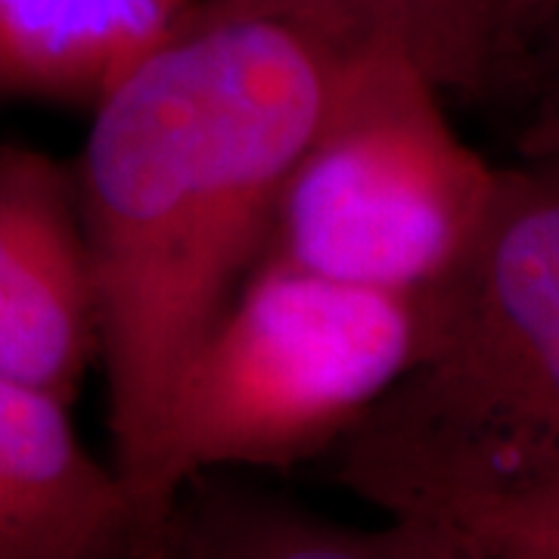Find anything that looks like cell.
<instances>
[{
  "label": "cell",
  "instance_id": "obj_7",
  "mask_svg": "<svg viewBox=\"0 0 559 559\" xmlns=\"http://www.w3.org/2000/svg\"><path fill=\"white\" fill-rule=\"evenodd\" d=\"M197 0H0V100L94 109Z\"/></svg>",
  "mask_w": 559,
  "mask_h": 559
},
{
  "label": "cell",
  "instance_id": "obj_11",
  "mask_svg": "<svg viewBox=\"0 0 559 559\" xmlns=\"http://www.w3.org/2000/svg\"><path fill=\"white\" fill-rule=\"evenodd\" d=\"M513 3V13L520 20L522 32L528 38V32L538 25V22L550 20L554 13H559V0H510Z\"/></svg>",
  "mask_w": 559,
  "mask_h": 559
},
{
  "label": "cell",
  "instance_id": "obj_5",
  "mask_svg": "<svg viewBox=\"0 0 559 559\" xmlns=\"http://www.w3.org/2000/svg\"><path fill=\"white\" fill-rule=\"evenodd\" d=\"M94 360L100 326L75 168L0 140V377L72 404Z\"/></svg>",
  "mask_w": 559,
  "mask_h": 559
},
{
  "label": "cell",
  "instance_id": "obj_10",
  "mask_svg": "<svg viewBox=\"0 0 559 559\" xmlns=\"http://www.w3.org/2000/svg\"><path fill=\"white\" fill-rule=\"evenodd\" d=\"M448 559H559V485L460 528Z\"/></svg>",
  "mask_w": 559,
  "mask_h": 559
},
{
  "label": "cell",
  "instance_id": "obj_8",
  "mask_svg": "<svg viewBox=\"0 0 559 559\" xmlns=\"http://www.w3.org/2000/svg\"><path fill=\"white\" fill-rule=\"evenodd\" d=\"M296 22L333 53L399 47L444 94L488 97L520 79L528 44L510 0H240Z\"/></svg>",
  "mask_w": 559,
  "mask_h": 559
},
{
  "label": "cell",
  "instance_id": "obj_9",
  "mask_svg": "<svg viewBox=\"0 0 559 559\" xmlns=\"http://www.w3.org/2000/svg\"><path fill=\"white\" fill-rule=\"evenodd\" d=\"M436 559L429 538L404 522L348 525L286 498L212 485L178 491L153 559Z\"/></svg>",
  "mask_w": 559,
  "mask_h": 559
},
{
  "label": "cell",
  "instance_id": "obj_6",
  "mask_svg": "<svg viewBox=\"0 0 559 559\" xmlns=\"http://www.w3.org/2000/svg\"><path fill=\"white\" fill-rule=\"evenodd\" d=\"M143 559L134 503L69 401L0 377V559Z\"/></svg>",
  "mask_w": 559,
  "mask_h": 559
},
{
  "label": "cell",
  "instance_id": "obj_4",
  "mask_svg": "<svg viewBox=\"0 0 559 559\" xmlns=\"http://www.w3.org/2000/svg\"><path fill=\"white\" fill-rule=\"evenodd\" d=\"M498 171L454 131L444 91L404 50L345 53L283 180L264 255L417 299L473 246Z\"/></svg>",
  "mask_w": 559,
  "mask_h": 559
},
{
  "label": "cell",
  "instance_id": "obj_1",
  "mask_svg": "<svg viewBox=\"0 0 559 559\" xmlns=\"http://www.w3.org/2000/svg\"><path fill=\"white\" fill-rule=\"evenodd\" d=\"M340 60L240 0L190 20L91 109L72 159L91 252L112 466L134 503L180 370L267 252L280 190Z\"/></svg>",
  "mask_w": 559,
  "mask_h": 559
},
{
  "label": "cell",
  "instance_id": "obj_3",
  "mask_svg": "<svg viewBox=\"0 0 559 559\" xmlns=\"http://www.w3.org/2000/svg\"><path fill=\"white\" fill-rule=\"evenodd\" d=\"M417 299L264 255L171 392L143 503V559L178 491L212 469H286L333 451L417 348Z\"/></svg>",
  "mask_w": 559,
  "mask_h": 559
},
{
  "label": "cell",
  "instance_id": "obj_2",
  "mask_svg": "<svg viewBox=\"0 0 559 559\" xmlns=\"http://www.w3.org/2000/svg\"><path fill=\"white\" fill-rule=\"evenodd\" d=\"M417 311L407 367L330 454L345 491L448 559L460 528L559 485V143L500 168Z\"/></svg>",
  "mask_w": 559,
  "mask_h": 559
}]
</instances>
